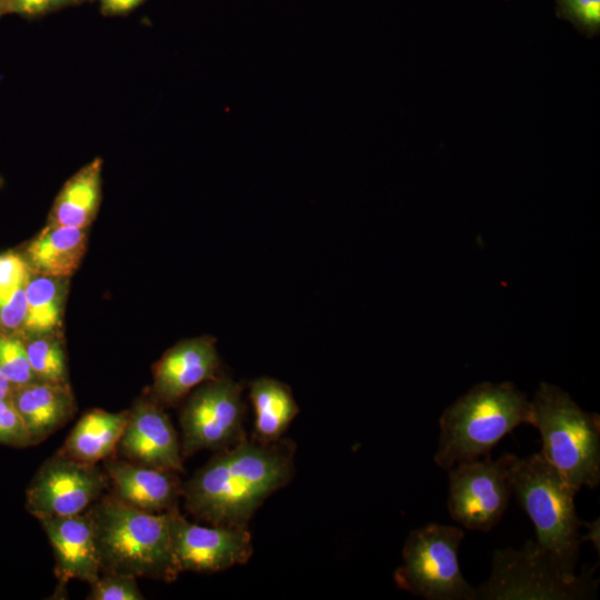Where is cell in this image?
Instances as JSON below:
<instances>
[{
  "label": "cell",
  "instance_id": "obj_1",
  "mask_svg": "<svg viewBox=\"0 0 600 600\" xmlns=\"http://www.w3.org/2000/svg\"><path fill=\"white\" fill-rule=\"evenodd\" d=\"M294 446L280 439L220 450L182 487L187 510L213 526L248 528L264 500L294 474Z\"/></svg>",
  "mask_w": 600,
  "mask_h": 600
},
{
  "label": "cell",
  "instance_id": "obj_2",
  "mask_svg": "<svg viewBox=\"0 0 600 600\" xmlns=\"http://www.w3.org/2000/svg\"><path fill=\"white\" fill-rule=\"evenodd\" d=\"M104 573L173 581L179 574L170 538V510L147 512L114 497L90 511Z\"/></svg>",
  "mask_w": 600,
  "mask_h": 600
},
{
  "label": "cell",
  "instance_id": "obj_3",
  "mask_svg": "<svg viewBox=\"0 0 600 600\" xmlns=\"http://www.w3.org/2000/svg\"><path fill=\"white\" fill-rule=\"evenodd\" d=\"M529 416L530 401L512 382L473 386L440 417L436 464L449 470L488 456L504 436L528 424Z\"/></svg>",
  "mask_w": 600,
  "mask_h": 600
},
{
  "label": "cell",
  "instance_id": "obj_4",
  "mask_svg": "<svg viewBox=\"0 0 600 600\" xmlns=\"http://www.w3.org/2000/svg\"><path fill=\"white\" fill-rule=\"evenodd\" d=\"M528 424L541 436L543 458L576 491L600 482V419L583 411L557 386L541 382L530 401Z\"/></svg>",
  "mask_w": 600,
  "mask_h": 600
},
{
  "label": "cell",
  "instance_id": "obj_5",
  "mask_svg": "<svg viewBox=\"0 0 600 600\" xmlns=\"http://www.w3.org/2000/svg\"><path fill=\"white\" fill-rule=\"evenodd\" d=\"M510 484L522 509L534 524L538 548L562 570L574 572L582 543L571 488L541 452L516 457Z\"/></svg>",
  "mask_w": 600,
  "mask_h": 600
},
{
  "label": "cell",
  "instance_id": "obj_6",
  "mask_svg": "<svg viewBox=\"0 0 600 600\" xmlns=\"http://www.w3.org/2000/svg\"><path fill=\"white\" fill-rule=\"evenodd\" d=\"M596 567L579 576L562 570L534 541L520 550H496L490 578L476 588V600H577L588 599L597 589Z\"/></svg>",
  "mask_w": 600,
  "mask_h": 600
},
{
  "label": "cell",
  "instance_id": "obj_7",
  "mask_svg": "<svg viewBox=\"0 0 600 600\" xmlns=\"http://www.w3.org/2000/svg\"><path fill=\"white\" fill-rule=\"evenodd\" d=\"M463 537L462 529L436 522L411 530L393 574L397 586L427 600H476L458 563Z\"/></svg>",
  "mask_w": 600,
  "mask_h": 600
},
{
  "label": "cell",
  "instance_id": "obj_8",
  "mask_svg": "<svg viewBox=\"0 0 600 600\" xmlns=\"http://www.w3.org/2000/svg\"><path fill=\"white\" fill-rule=\"evenodd\" d=\"M242 391L240 382L220 374L191 392L180 412L182 456L223 450L247 439Z\"/></svg>",
  "mask_w": 600,
  "mask_h": 600
},
{
  "label": "cell",
  "instance_id": "obj_9",
  "mask_svg": "<svg viewBox=\"0 0 600 600\" xmlns=\"http://www.w3.org/2000/svg\"><path fill=\"white\" fill-rule=\"evenodd\" d=\"M514 454L490 456L450 468L448 510L469 530L487 532L502 518L512 494L510 467Z\"/></svg>",
  "mask_w": 600,
  "mask_h": 600
},
{
  "label": "cell",
  "instance_id": "obj_10",
  "mask_svg": "<svg viewBox=\"0 0 600 600\" xmlns=\"http://www.w3.org/2000/svg\"><path fill=\"white\" fill-rule=\"evenodd\" d=\"M104 487V477L96 464L60 452L34 477L27 493V506L39 519L76 516L94 502Z\"/></svg>",
  "mask_w": 600,
  "mask_h": 600
},
{
  "label": "cell",
  "instance_id": "obj_11",
  "mask_svg": "<svg viewBox=\"0 0 600 600\" xmlns=\"http://www.w3.org/2000/svg\"><path fill=\"white\" fill-rule=\"evenodd\" d=\"M170 538L178 570L218 572L244 564L253 553L248 528L199 526L170 510Z\"/></svg>",
  "mask_w": 600,
  "mask_h": 600
},
{
  "label": "cell",
  "instance_id": "obj_12",
  "mask_svg": "<svg viewBox=\"0 0 600 600\" xmlns=\"http://www.w3.org/2000/svg\"><path fill=\"white\" fill-rule=\"evenodd\" d=\"M117 448L131 462L176 473L183 470L177 431L153 399L136 402Z\"/></svg>",
  "mask_w": 600,
  "mask_h": 600
},
{
  "label": "cell",
  "instance_id": "obj_13",
  "mask_svg": "<svg viewBox=\"0 0 600 600\" xmlns=\"http://www.w3.org/2000/svg\"><path fill=\"white\" fill-rule=\"evenodd\" d=\"M220 357L212 337L186 339L163 353L153 370V400L176 404L203 382L220 376Z\"/></svg>",
  "mask_w": 600,
  "mask_h": 600
},
{
  "label": "cell",
  "instance_id": "obj_14",
  "mask_svg": "<svg viewBox=\"0 0 600 600\" xmlns=\"http://www.w3.org/2000/svg\"><path fill=\"white\" fill-rule=\"evenodd\" d=\"M56 556V574L62 582H94L100 577L96 531L91 514L40 519Z\"/></svg>",
  "mask_w": 600,
  "mask_h": 600
},
{
  "label": "cell",
  "instance_id": "obj_15",
  "mask_svg": "<svg viewBox=\"0 0 600 600\" xmlns=\"http://www.w3.org/2000/svg\"><path fill=\"white\" fill-rule=\"evenodd\" d=\"M107 471L116 497L147 512H166L177 507L182 487L176 472L136 462L111 460Z\"/></svg>",
  "mask_w": 600,
  "mask_h": 600
},
{
  "label": "cell",
  "instance_id": "obj_16",
  "mask_svg": "<svg viewBox=\"0 0 600 600\" xmlns=\"http://www.w3.org/2000/svg\"><path fill=\"white\" fill-rule=\"evenodd\" d=\"M10 401L21 417L31 442L61 428L74 411L67 383L36 381L14 387Z\"/></svg>",
  "mask_w": 600,
  "mask_h": 600
},
{
  "label": "cell",
  "instance_id": "obj_17",
  "mask_svg": "<svg viewBox=\"0 0 600 600\" xmlns=\"http://www.w3.org/2000/svg\"><path fill=\"white\" fill-rule=\"evenodd\" d=\"M87 244V228L48 223L28 247L30 267L38 273L66 278L80 264Z\"/></svg>",
  "mask_w": 600,
  "mask_h": 600
},
{
  "label": "cell",
  "instance_id": "obj_18",
  "mask_svg": "<svg viewBox=\"0 0 600 600\" xmlns=\"http://www.w3.org/2000/svg\"><path fill=\"white\" fill-rule=\"evenodd\" d=\"M249 399L254 412L252 440L263 444L279 441L300 411L290 387L270 377L249 382Z\"/></svg>",
  "mask_w": 600,
  "mask_h": 600
},
{
  "label": "cell",
  "instance_id": "obj_19",
  "mask_svg": "<svg viewBox=\"0 0 600 600\" xmlns=\"http://www.w3.org/2000/svg\"><path fill=\"white\" fill-rule=\"evenodd\" d=\"M128 414L129 411L113 413L100 409L87 412L71 430L62 452L90 464L110 457L117 449Z\"/></svg>",
  "mask_w": 600,
  "mask_h": 600
},
{
  "label": "cell",
  "instance_id": "obj_20",
  "mask_svg": "<svg viewBox=\"0 0 600 600\" xmlns=\"http://www.w3.org/2000/svg\"><path fill=\"white\" fill-rule=\"evenodd\" d=\"M101 168L102 161L97 158L64 183L53 203L49 223L88 228L99 207Z\"/></svg>",
  "mask_w": 600,
  "mask_h": 600
},
{
  "label": "cell",
  "instance_id": "obj_21",
  "mask_svg": "<svg viewBox=\"0 0 600 600\" xmlns=\"http://www.w3.org/2000/svg\"><path fill=\"white\" fill-rule=\"evenodd\" d=\"M59 278L37 276L26 284L27 316L24 329L32 333H48L60 322L62 290Z\"/></svg>",
  "mask_w": 600,
  "mask_h": 600
},
{
  "label": "cell",
  "instance_id": "obj_22",
  "mask_svg": "<svg viewBox=\"0 0 600 600\" xmlns=\"http://www.w3.org/2000/svg\"><path fill=\"white\" fill-rule=\"evenodd\" d=\"M24 347L31 368L40 381L67 383L66 357L58 339L42 336Z\"/></svg>",
  "mask_w": 600,
  "mask_h": 600
},
{
  "label": "cell",
  "instance_id": "obj_23",
  "mask_svg": "<svg viewBox=\"0 0 600 600\" xmlns=\"http://www.w3.org/2000/svg\"><path fill=\"white\" fill-rule=\"evenodd\" d=\"M0 371L14 387L39 381L18 339L0 336Z\"/></svg>",
  "mask_w": 600,
  "mask_h": 600
},
{
  "label": "cell",
  "instance_id": "obj_24",
  "mask_svg": "<svg viewBox=\"0 0 600 600\" xmlns=\"http://www.w3.org/2000/svg\"><path fill=\"white\" fill-rule=\"evenodd\" d=\"M558 18L569 21L588 38L600 32V0H556Z\"/></svg>",
  "mask_w": 600,
  "mask_h": 600
},
{
  "label": "cell",
  "instance_id": "obj_25",
  "mask_svg": "<svg viewBox=\"0 0 600 600\" xmlns=\"http://www.w3.org/2000/svg\"><path fill=\"white\" fill-rule=\"evenodd\" d=\"M137 578L128 574L106 573L91 583L89 600H141Z\"/></svg>",
  "mask_w": 600,
  "mask_h": 600
},
{
  "label": "cell",
  "instance_id": "obj_26",
  "mask_svg": "<svg viewBox=\"0 0 600 600\" xmlns=\"http://www.w3.org/2000/svg\"><path fill=\"white\" fill-rule=\"evenodd\" d=\"M26 261L13 252L0 256V304L29 280Z\"/></svg>",
  "mask_w": 600,
  "mask_h": 600
},
{
  "label": "cell",
  "instance_id": "obj_27",
  "mask_svg": "<svg viewBox=\"0 0 600 600\" xmlns=\"http://www.w3.org/2000/svg\"><path fill=\"white\" fill-rule=\"evenodd\" d=\"M0 442L22 446L31 443L24 423L10 399L0 400Z\"/></svg>",
  "mask_w": 600,
  "mask_h": 600
},
{
  "label": "cell",
  "instance_id": "obj_28",
  "mask_svg": "<svg viewBox=\"0 0 600 600\" xmlns=\"http://www.w3.org/2000/svg\"><path fill=\"white\" fill-rule=\"evenodd\" d=\"M26 316L27 294L26 286H22L0 304V324L9 330H19L24 328Z\"/></svg>",
  "mask_w": 600,
  "mask_h": 600
},
{
  "label": "cell",
  "instance_id": "obj_29",
  "mask_svg": "<svg viewBox=\"0 0 600 600\" xmlns=\"http://www.w3.org/2000/svg\"><path fill=\"white\" fill-rule=\"evenodd\" d=\"M73 0H1L3 12L32 17L67 4Z\"/></svg>",
  "mask_w": 600,
  "mask_h": 600
},
{
  "label": "cell",
  "instance_id": "obj_30",
  "mask_svg": "<svg viewBox=\"0 0 600 600\" xmlns=\"http://www.w3.org/2000/svg\"><path fill=\"white\" fill-rule=\"evenodd\" d=\"M142 0H101V9L108 14L124 13L137 7Z\"/></svg>",
  "mask_w": 600,
  "mask_h": 600
},
{
  "label": "cell",
  "instance_id": "obj_31",
  "mask_svg": "<svg viewBox=\"0 0 600 600\" xmlns=\"http://www.w3.org/2000/svg\"><path fill=\"white\" fill-rule=\"evenodd\" d=\"M582 527L587 529V534H582L581 539L582 542L584 541H591L597 549V552L599 553L600 544H599V518L596 521L592 522H582Z\"/></svg>",
  "mask_w": 600,
  "mask_h": 600
},
{
  "label": "cell",
  "instance_id": "obj_32",
  "mask_svg": "<svg viewBox=\"0 0 600 600\" xmlns=\"http://www.w3.org/2000/svg\"><path fill=\"white\" fill-rule=\"evenodd\" d=\"M10 381L4 377V374L0 371V400H8L10 399Z\"/></svg>",
  "mask_w": 600,
  "mask_h": 600
},
{
  "label": "cell",
  "instance_id": "obj_33",
  "mask_svg": "<svg viewBox=\"0 0 600 600\" xmlns=\"http://www.w3.org/2000/svg\"><path fill=\"white\" fill-rule=\"evenodd\" d=\"M2 13H3V10H2V8H1V6H0V14H2Z\"/></svg>",
  "mask_w": 600,
  "mask_h": 600
},
{
  "label": "cell",
  "instance_id": "obj_34",
  "mask_svg": "<svg viewBox=\"0 0 600 600\" xmlns=\"http://www.w3.org/2000/svg\"><path fill=\"white\" fill-rule=\"evenodd\" d=\"M0 6H1V0H0ZM1 8H2V6H1ZM3 13H4V12H3Z\"/></svg>",
  "mask_w": 600,
  "mask_h": 600
}]
</instances>
